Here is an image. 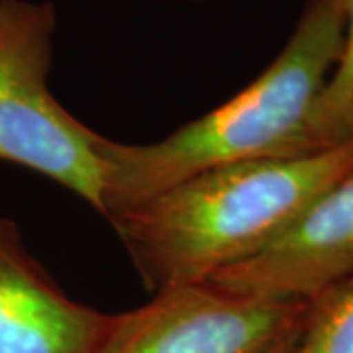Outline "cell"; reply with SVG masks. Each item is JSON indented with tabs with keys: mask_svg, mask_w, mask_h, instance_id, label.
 I'll return each mask as SVG.
<instances>
[{
	"mask_svg": "<svg viewBox=\"0 0 353 353\" xmlns=\"http://www.w3.org/2000/svg\"><path fill=\"white\" fill-rule=\"evenodd\" d=\"M310 301H265L208 281L155 292L114 314L101 353H267L303 328Z\"/></svg>",
	"mask_w": 353,
	"mask_h": 353,
	"instance_id": "4",
	"label": "cell"
},
{
	"mask_svg": "<svg viewBox=\"0 0 353 353\" xmlns=\"http://www.w3.org/2000/svg\"><path fill=\"white\" fill-rule=\"evenodd\" d=\"M345 0H306L287 46L236 97L153 143L101 138L102 218L222 165L306 155V128L338 63Z\"/></svg>",
	"mask_w": 353,
	"mask_h": 353,
	"instance_id": "2",
	"label": "cell"
},
{
	"mask_svg": "<svg viewBox=\"0 0 353 353\" xmlns=\"http://www.w3.org/2000/svg\"><path fill=\"white\" fill-rule=\"evenodd\" d=\"M294 353H353V275L310 301Z\"/></svg>",
	"mask_w": 353,
	"mask_h": 353,
	"instance_id": "8",
	"label": "cell"
},
{
	"mask_svg": "<svg viewBox=\"0 0 353 353\" xmlns=\"http://www.w3.org/2000/svg\"><path fill=\"white\" fill-rule=\"evenodd\" d=\"M353 139V0H345V30L338 63L316 101L306 128L308 152Z\"/></svg>",
	"mask_w": 353,
	"mask_h": 353,
	"instance_id": "7",
	"label": "cell"
},
{
	"mask_svg": "<svg viewBox=\"0 0 353 353\" xmlns=\"http://www.w3.org/2000/svg\"><path fill=\"white\" fill-rule=\"evenodd\" d=\"M112 322L67 296L0 216V353H101Z\"/></svg>",
	"mask_w": 353,
	"mask_h": 353,
	"instance_id": "6",
	"label": "cell"
},
{
	"mask_svg": "<svg viewBox=\"0 0 353 353\" xmlns=\"http://www.w3.org/2000/svg\"><path fill=\"white\" fill-rule=\"evenodd\" d=\"M353 275V169L324 190L277 240L206 281L265 301H312Z\"/></svg>",
	"mask_w": 353,
	"mask_h": 353,
	"instance_id": "5",
	"label": "cell"
},
{
	"mask_svg": "<svg viewBox=\"0 0 353 353\" xmlns=\"http://www.w3.org/2000/svg\"><path fill=\"white\" fill-rule=\"evenodd\" d=\"M301 332H303V328L296 330L294 334H290V336H287L285 340L279 341L277 345H273V347H271L267 353H294V350H296V343H299V338H301Z\"/></svg>",
	"mask_w": 353,
	"mask_h": 353,
	"instance_id": "9",
	"label": "cell"
},
{
	"mask_svg": "<svg viewBox=\"0 0 353 353\" xmlns=\"http://www.w3.org/2000/svg\"><path fill=\"white\" fill-rule=\"evenodd\" d=\"M353 169V139L322 152L222 165L108 222L152 292L201 283L265 250Z\"/></svg>",
	"mask_w": 353,
	"mask_h": 353,
	"instance_id": "1",
	"label": "cell"
},
{
	"mask_svg": "<svg viewBox=\"0 0 353 353\" xmlns=\"http://www.w3.org/2000/svg\"><path fill=\"white\" fill-rule=\"evenodd\" d=\"M55 28L51 2L0 0V159L55 181L102 216V136L50 88Z\"/></svg>",
	"mask_w": 353,
	"mask_h": 353,
	"instance_id": "3",
	"label": "cell"
}]
</instances>
